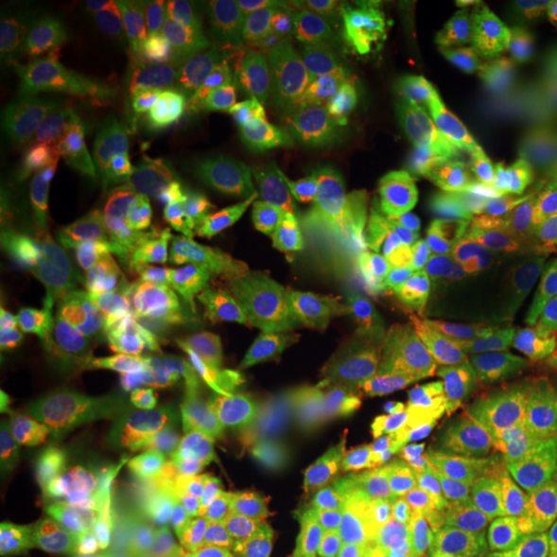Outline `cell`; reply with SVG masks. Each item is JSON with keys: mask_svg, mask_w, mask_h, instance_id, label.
<instances>
[{"mask_svg": "<svg viewBox=\"0 0 557 557\" xmlns=\"http://www.w3.org/2000/svg\"><path fill=\"white\" fill-rule=\"evenodd\" d=\"M148 124L116 143L90 145L62 163L41 165L50 191V238H94L101 230H156L259 259L287 246V222L173 176L145 150Z\"/></svg>", "mask_w": 557, "mask_h": 557, "instance_id": "obj_1", "label": "cell"}, {"mask_svg": "<svg viewBox=\"0 0 557 557\" xmlns=\"http://www.w3.org/2000/svg\"><path fill=\"white\" fill-rule=\"evenodd\" d=\"M148 267V256L129 246L96 238H47L5 278V323L34 357L60 359L86 341L116 292Z\"/></svg>", "mask_w": 557, "mask_h": 557, "instance_id": "obj_2", "label": "cell"}, {"mask_svg": "<svg viewBox=\"0 0 557 557\" xmlns=\"http://www.w3.org/2000/svg\"><path fill=\"white\" fill-rule=\"evenodd\" d=\"M442 449V436L421 403L359 387L315 462L341 485L395 496L410 472Z\"/></svg>", "mask_w": 557, "mask_h": 557, "instance_id": "obj_3", "label": "cell"}, {"mask_svg": "<svg viewBox=\"0 0 557 557\" xmlns=\"http://www.w3.org/2000/svg\"><path fill=\"white\" fill-rule=\"evenodd\" d=\"M323 374L318 323L284 289L271 292L250 315L233 364V393L253 449L267 438L278 398Z\"/></svg>", "mask_w": 557, "mask_h": 557, "instance_id": "obj_4", "label": "cell"}, {"mask_svg": "<svg viewBox=\"0 0 557 557\" xmlns=\"http://www.w3.org/2000/svg\"><path fill=\"white\" fill-rule=\"evenodd\" d=\"M555 156L557 111L549 109L485 139L451 171L436 222L475 246L527 189L540 165Z\"/></svg>", "mask_w": 557, "mask_h": 557, "instance_id": "obj_5", "label": "cell"}, {"mask_svg": "<svg viewBox=\"0 0 557 557\" xmlns=\"http://www.w3.org/2000/svg\"><path fill=\"white\" fill-rule=\"evenodd\" d=\"M169 96V75L156 52L135 41H111L75 65L58 129L81 145L111 132L127 135L145 127Z\"/></svg>", "mask_w": 557, "mask_h": 557, "instance_id": "obj_6", "label": "cell"}, {"mask_svg": "<svg viewBox=\"0 0 557 557\" xmlns=\"http://www.w3.org/2000/svg\"><path fill=\"white\" fill-rule=\"evenodd\" d=\"M455 160L429 156L398 163L357 165L325 160L318 220L325 243L354 225H403L434 218Z\"/></svg>", "mask_w": 557, "mask_h": 557, "instance_id": "obj_7", "label": "cell"}, {"mask_svg": "<svg viewBox=\"0 0 557 557\" xmlns=\"http://www.w3.org/2000/svg\"><path fill=\"white\" fill-rule=\"evenodd\" d=\"M139 367L152 393L171 413L227 447H243L240 413L214 367L212 312L205 302L181 312L152 341Z\"/></svg>", "mask_w": 557, "mask_h": 557, "instance_id": "obj_8", "label": "cell"}, {"mask_svg": "<svg viewBox=\"0 0 557 557\" xmlns=\"http://www.w3.org/2000/svg\"><path fill=\"white\" fill-rule=\"evenodd\" d=\"M403 86L436 124L442 156L462 160L485 139L527 120V103L508 81H493L455 65L416 39Z\"/></svg>", "mask_w": 557, "mask_h": 557, "instance_id": "obj_9", "label": "cell"}, {"mask_svg": "<svg viewBox=\"0 0 557 557\" xmlns=\"http://www.w3.org/2000/svg\"><path fill=\"white\" fill-rule=\"evenodd\" d=\"M468 267V243L455 230L418 222L369 282L367 308L382 325L413 323L449 299Z\"/></svg>", "mask_w": 557, "mask_h": 557, "instance_id": "obj_10", "label": "cell"}, {"mask_svg": "<svg viewBox=\"0 0 557 557\" xmlns=\"http://www.w3.org/2000/svg\"><path fill=\"white\" fill-rule=\"evenodd\" d=\"M292 11L308 47L312 83L323 103L325 132H338L372 88L361 34V5L292 0Z\"/></svg>", "mask_w": 557, "mask_h": 557, "instance_id": "obj_11", "label": "cell"}, {"mask_svg": "<svg viewBox=\"0 0 557 557\" xmlns=\"http://www.w3.org/2000/svg\"><path fill=\"white\" fill-rule=\"evenodd\" d=\"M323 143L325 160L357 165L442 156L434 120L403 83L369 88L367 99L351 111L344 127L325 132Z\"/></svg>", "mask_w": 557, "mask_h": 557, "instance_id": "obj_12", "label": "cell"}, {"mask_svg": "<svg viewBox=\"0 0 557 557\" xmlns=\"http://www.w3.org/2000/svg\"><path fill=\"white\" fill-rule=\"evenodd\" d=\"M201 305L199 289L184 271H145L116 292L83 341L86 359L139 361L181 312Z\"/></svg>", "mask_w": 557, "mask_h": 557, "instance_id": "obj_13", "label": "cell"}, {"mask_svg": "<svg viewBox=\"0 0 557 557\" xmlns=\"http://www.w3.org/2000/svg\"><path fill=\"white\" fill-rule=\"evenodd\" d=\"M75 67L41 41H21L0 54V135L5 150L32 156L58 129Z\"/></svg>", "mask_w": 557, "mask_h": 557, "instance_id": "obj_14", "label": "cell"}, {"mask_svg": "<svg viewBox=\"0 0 557 557\" xmlns=\"http://www.w3.org/2000/svg\"><path fill=\"white\" fill-rule=\"evenodd\" d=\"M145 406L94 429L75 465V504L88 557L122 555V475Z\"/></svg>", "mask_w": 557, "mask_h": 557, "instance_id": "obj_15", "label": "cell"}, {"mask_svg": "<svg viewBox=\"0 0 557 557\" xmlns=\"http://www.w3.org/2000/svg\"><path fill=\"white\" fill-rule=\"evenodd\" d=\"M152 393L139 361L86 359L62 382L58 403L45 431V449H65L81 431H94L132 408L148 403Z\"/></svg>", "mask_w": 557, "mask_h": 557, "instance_id": "obj_16", "label": "cell"}, {"mask_svg": "<svg viewBox=\"0 0 557 557\" xmlns=\"http://www.w3.org/2000/svg\"><path fill=\"white\" fill-rule=\"evenodd\" d=\"M344 485L315 459L278 475L259 521L261 553H312Z\"/></svg>", "mask_w": 557, "mask_h": 557, "instance_id": "obj_17", "label": "cell"}, {"mask_svg": "<svg viewBox=\"0 0 557 557\" xmlns=\"http://www.w3.org/2000/svg\"><path fill=\"white\" fill-rule=\"evenodd\" d=\"M416 39L470 73L508 81L504 45L483 5L462 3V0L418 3Z\"/></svg>", "mask_w": 557, "mask_h": 557, "instance_id": "obj_18", "label": "cell"}, {"mask_svg": "<svg viewBox=\"0 0 557 557\" xmlns=\"http://www.w3.org/2000/svg\"><path fill=\"white\" fill-rule=\"evenodd\" d=\"M487 436L519 462L557 485V389L513 395L487 416Z\"/></svg>", "mask_w": 557, "mask_h": 557, "instance_id": "obj_19", "label": "cell"}, {"mask_svg": "<svg viewBox=\"0 0 557 557\" xmlns=\"http://www.w3.org/2000/svg\"><path fill=\"white\" fill-rule=\"evenodd\" d=\"M233 47L243 67L267 88L297 99L315 90L308 47L292 3L267 24L235 34Z\"/></svg>", "mask_w": 557, "mask_h": 557, "instance_id": "obj_20", "label": "cell"}, {"mask_svg": "<svg viewBox=\"0 0 557 557\" xmlns=\"http://www.w3.org/2000/svg\"><path fill=\"white\" fill-rule=\"evenodd\" d=\"M553 218H557V156L540 165L527 189L472 246L468 271L485 282L508 276L511 259L524 235Z\"/></svg>", "mask_w": 557, "mask_h": 557, "instance_id": "obj_21", "label": "cell"}, {"mask_svg": "<svg viewBox=\"0 0 557 557\" xmlns=\"http://www.w3.org/2000/svg\"><path fill=\"white\" fill-rule=\"evenodd\" d=\"M457 519L475 557H506L508 549L527 537L537 513L529 511L524 500L500 480L468 475Z\"/></svg>", "mask_w": 557, "mask_h": 557, "instance_id": "obj_22", "label": "cell"}, {"mask_svg": "<svg viewBox=\"0 0 557 557\" xmlns=\"http://www.w3.org/2000/svg\"><path fill=\"white\" fill-rule=\"evenodd\" d=\"M333 431H336V418L325 406L320 382L287 389L276 403L267 438L256 449L259 470L292 459H315Z\"/></svg>", "mask_w": 557, "mask_h": 557, "instance_id": "obj_23", "label": "cell"}, {"mask_svg": "<svg viewBox=\"0 0 557 557\" xmlns=\"http://www.w3.org/2000/svg\"><path fill=\"white\" fill-rule=\"evenodd\" d=\"M361 34L372 88L400 86L416 47V5L406 0L361 3Z\"/></svg>", "mask_w": 557, "mask_h": 557, "instance_id": "obj_24", "label": "cell"}, {"mask_svg": "<svg viewBox=\"0 0 557 557\" xmlns=\"http://www.w3.org/2000/svg\"><path fill=\"white\" fill-rule=\"evenodd\" d=\"M380 519L372 493L344 485L336 504L323 521L315 557H377Z\"/></svg>", "mask_w": 557, "mask_h": 557, "instance_id": "obj_25", "label": "cell"}, {"mask_svg": "<svg viewBox=\"0 0 557 557\" xmlns=\"http://www.w3.org/2000/svg\"><path fill=\"white\" fill-rule=\"evenodd\" d=\"M408 227L403 225H354L329 240V269L338 287L372 282L398 248Z\"/></svg>", "mask_w": 557, "mask_h": 557, "instance_id": "obj_26", "label": "cell"}, {"mask_svg": "<svg viewBox=\"0 0 557 557\" xmlns=\"http://www.w3.org/2000/svg\"><path fill=\"white\" fill-rule=\"evenodd\" d=\"M517 34L534 94L557 111V0L521 3Z\"/></svg>", "mask_w": 557, "mask_h": 557, "instance_id": "obj_27", "label": "cell"}, {"mask_svg": "<svg viewBox=\"0 0 557 557\" xmlns=\"http://www.w3.org/2000/svg\"><path fill=\"white\" fill-rule=\"evenodd\" d=\"M465 485H468V475L457 468L449 451L442 449L410 472V478L395 493V500L406 511L418 513L429 506L459 504L465 498Z\"/></svg>", "mask_w": 557, "mask_h": 557, "instance_id": "obj_28", "label": "cell"}, {"mask_svg": "<svg viewBox=\"0 0 557 557\" xmlns=\"http://www.w3.org/2000/svg\"><path fill=\"white\" fill-rule=\"evenodd\" d=\"M408 542L418 557H475L459 527L457 504L429 506L413 513Z\"/></svg>", "mask_w": 557, "mask_h": 557, "instance_id": "obj_29", "label": "cell"}, {"mask_svg": "<svg viewBox=\"0 0 557 557\" xmlns=\"http://www.w3.org/2000/svg\"><path fill=\"white\" fill-rule=\"evenodd\" d=\"M508 276H557V218L529 230L513 253Z\"/></svg>", "mask_w": 557, "mask_h": 557, "instance_id": "obj_30", "label": "cell"}, {"mask_svg": "<svg viewBox=\"0 0 557 557\" xmlns=\"http://www.w3.org/2000/svg\"><path fill=\"white\" fill-rule=\"evenodd\" d=\"M284 9H287V3H282V0H220V3H214V21L222 32L235 37V34L267 24Z\"/></svg>", "mask_w": 557, "mask_h": 557, "instance_id": "obj_31", "label": "cell"}, {"mask_svg": "<svg viewBox=\"0 0 557 557\" xmlns=\"http://www.w3.org/2000/svg\"><path fill=\"white\" fill-rule=\"evenodd\" d=\"M184 557H261L259 534L248 524H235Z\"/></svg>", "mask_w": 557, "mask_h": 557, "instance_id": "obj_32", "label": "cell"}, {"mask_svg": "<svg viewBox=\"0 0 557 557\" xmlns=\"http://www.w3.org/2000/svg\"><path fill=\"white\" fill-rule=\"evenodd\" d=\"M506 557H557V524L542 532H529L524 540L508 549Z\"/></svg>", "mask_w": 557, "mask_h": 557, "instance_id": "obj_33", "label": "cell"}]
</instances>
